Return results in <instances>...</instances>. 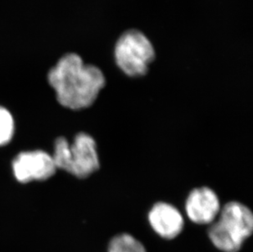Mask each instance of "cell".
I'll use <instances>...</instances> for the list:
<instances>
[{
  "instance_id": "cell-3",
  "label": "cell",
  "mask_w": 253,
  "mask_h": 252,
  "mask_svg": "<svg viewBox=\"0 0 253 252\" xmlns=\"http://www.w3.org/2000/svg\"><path fill=\"white\" fill-rule=\"evenodd\" d=\"M52 157L57 169L78 178H88L100 168L97 143L92 136L83 132L75 136L72 143L64 137L57 138Z\"/></svg>"
},
{
  "instance_id": "cell-2",
  "label": "cell",
  "mask_w": 253,
  "mask_h": 252,
  "mask_svg": "<svg viewBox=\"0 0 253 252\" xmlns=\"http://www.w3.org/2000/svg\"><path fill=\"white\" fill-rule=\"evenodd\" d=\"M253 232L251 209L241 202H228L211 224L208 236L215 248L224 252H238Z\"/></svg>"
},
{
  "instance_id": "cell-7",
  "label": "cell",
  "mask_w": 253,
  "mask_h": 252,
  "mask_svg": "<svg viewBox=\"0 0 253 252\" xmlns=\"http://www.w3.org/2000/svg\"><path fill=\"white\" fill-rule=\"evenodd\" d=\"M148 222L156 233L165 239H174L184 226V217L179 209L168 202L153 205L148 212Z\"/></svg>"
},
{
  "instance_id": "cell-6",
  "label": "cell",
  "mask_w": 253,
  "mask_h": 252,
  "mask_svg": "<svg viewBox=\"0 0 253 252\" xmlns=\"http://www.w3.org/2000/svg\"><path fill=\"white\" fill-rule=\"evenodd\" d=\"M220 198L215 191L207 186L194 188L184 203L187 216L199 225L212 224L220 214Z\"/></svg>"
},
{
  "instance_id": "cell-9",
  "label": "cell",
  "mask_w": 253,
  "mask_h": 252,
  "mask_svg": "<svg viewBox=\"0 0 253 252\" xmlns=\"http://www.w3.org/2000/svg\"><path fill=\"white\" fill-rule=\"evenodd\" d=\"M14 133V122L12 115L4 107H0V146L6 145Z\"/></svg>"
},
{
  "instance_id": "cell-4",
  "label": "cell",
  "mask_w": 253,
  "mask_h": 252,
  "mask_svg": "<svg viewBox=\"0 0 253 252\" xmlns=\"http://www.w3.org/2000/svg\"><path fill=\"white\" fill-rule=\"evenodd\" d=\"M117 68L130 78L146 76L156 59L155 46L139 29H127L117 37L113 48Z\"/></svg>"
},
{
  "instance_id": "cell-5",
  "label": "cell",
  "mask_w": 253,
  "mask_h": 252,
  "mask_svg": "<svg viewBox=\"0 0 253 252\" xmlns=\"http://www.w3.org/2000/svg\"><path fill=\"white\" fill-rule=\"evenodd\" d=\"M15 177L20 183L43 181L56 173L53 157L43 151L21 152L12 162Z\"/></svg>"
},
{
  "instance_id": "cell-8",
  "label": "cell",
  "mask_w": 253,
  "mask_h": 252,
  "mask_svg": "<svg viewBox=\"0 0 253 252\" xmlns=\"http://www.w3.org/2000/svg\"><path fill=\"white\" fill-rule=\"evenodd\" d=\"M108 252H146L143 244L128 233L115 236L108 245Z\"/></svg>"
},
{
  "instance_id": "cell-1",
  "label": "cell",
  "mask_w": 253,
  "mask_h": 252,
  "mask_svg": "<svg viewBox=\"0 0 253 252\" xmlns=\"http://www.w3.org/2000/svg\"><path fill=\"white\" fill-rule=\"evenodd\" d=\"M48 81L55 90L57 102L74 111L91 107L107 84L100 68L84 64L82 57L74 52L58 60L48 72Z\"/></svg>"
}]
</instances>
